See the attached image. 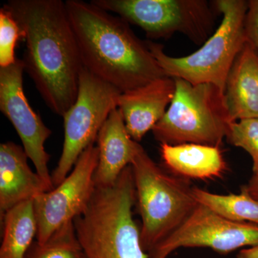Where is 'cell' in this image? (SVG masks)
<instances>
[{
  "label": "cell",
  "mask_w": 258,
  "mask_h": 258,
  "mask_svg": "<svg viewBox=\"0 0 258 258\" xmlns=\"http://www.w3.org/2000/svg\"><path fill=\"white\" fill-rule=\"evenodd\" d=\"M24 34L25 71L42 99L63 116L76 101L83 66L62 0H10L3 5Z\"/></svg>",
  "instance_id": "1"
},
{
  "label": "cell",
  "mask_w": 258,
  "mask_h": 258,
  "mask_svg": "<svg viewBox=\"0 0 258 258\" xmlns=\"http://www.w3.org/2000/svg\"><path fill=\"white\" fill-rule=\"evenodd\" d=\"M64 3L81 62L88 72L120 93L166 77L147 42L123 19L91 2Z\"/></svg>",
  "instance_id": "2"
},
{
  "label": "cell",
  "mask_w": 258,
  "mask_h": 258,
  "mask_svg": "<svg viewBox=\"0 0 258 258\" xmlns=\"http://www.w3.org/2000/svg\"><path fill=\"white\" fill-rule=\"evenodd\" d=\"M136 200L131 165L113 186L96 188L86 211L74 220L88 258H149L134 220Z\"/></svg>",
  "instance_id": "3"
},
{
  "label": "cell",
  "mask_w": 258,
  "mask_h": 258,
  "mask_svg": "<svg viewBox=\"0 0 258 258\" xmlns=\"http://www.w3.org/2000/svg\"><path fill=\"white\" fill-rule=\"evenodd\" d=\"M213 4L222 15L215 32L193 53L171 57L159 44L147 40V45L164 74L193 85L210 83L225 92L226 81L236 57L247 42L244 20L248 1L216 0Z\"/></svg>",
  "instance_id": "4"
},
{
  "label": "cell",
  "mask_w": 258,
  "mask_h": 258,
  "mask_svg": "<svg viewBox=\"0 0 258 258\" xmlns=\"http://www.w3.org/2000/svg\"><path fill=\"white\" fill-rule=\"evenodd\" d=\"M131 166L142 217L141 242L149 253L186 220L198 203L192 188L164 171L138 142Z\"/></svg>",
  "instance_id": "5"
},
{
  "label": "cell",
  "mask_w": 258,
  "mask_h": 258,
  "mask_svg": "<svg viewBox=\"0 0 258 258\" xmlns=\"http://www.w3.org/2000/svg\"><path fill=\"white\" fill-rule=\"evenodd\" d=\"M167 111L152 129L160 144H198L220 147L230 121L224 92L210 83L193 85L175 79Z\"/></svg>",
  "instance_id": "6"
},
{
  "label": "cell",
  "mask_w": 258,
  "mask_h": 258,
  "mask_svg": "<svg viewBox=\"0 0 258 258\" xmlns=\"http://www.w3.org/2000/svg\"><path fill=\"white\" fill-rule=\"evenodd\" d=\"M108 13L137 25L150 39L183 34L195 44L209 38L219 14L213 2L205 0H92Z\"/></svg>",
  "instance_id": "7"
},
{
  "label": "cell",
  "mask_w": 258,
  "mask_h": 258,
  "mask_svg": "<svg viewBox=\"0 0 258 258\" xmlns=\"http://www.w3.org/2000/svg\"><path fill=\"white\" fill-rule=\"evenodd\" d=\"M120 93L84 68L81 70L77 98L62 116L64 143L57 165L51 174L54 187L69 175L82 153L94 144L108 116L118 108Z\"/></svg>",
  "instance_id": "8"
},
{
  "label": "cell",
  "mask_w": 258,
  "mask_h": 258,
  "mask_svg": "<svg viewBox=\"0 0 258 258\" xmlns=\"http://www.w3.org/2000/svg\"><path fill=\"white\" fill-rule=\"evenodd\" d=\"M98 155L97 146L88 147L60 184L34 199L38 243L46 242L56 231L86 211L96 189Z\"/></svg>",
  "instance_id": "9"
},
{
  "label": "cell",
  "mask_w": 258,
  "mask_h": 258,
  "mask_svg": "<svg viewBox=\"0 0 258 258\" xmlns=\"http://www.w3.org/2000/svg\"><path fill=\"white\" fill-rule=\"evenodd\" d=\"M258 244V225L230 221L198 203L181 225L149 252V258H167L184 247H208L228 254Z\"/></svg>",
  "instance_id": "10"
},
{
  "label": "cell",
  "mask_w": 258,
  "mask_h": 258,
  "mask_svg": "<svg viewBox=\"0 0 258 258\" xmlns=\"http://www.w3.org/2000/svg\"><path fill=\"white\" fill-rule=\"evenodd\" d=\"M24 71L23 61L18 58L0 68V110L14 126L37 174L54 188L48 169L50 156L45 149L52 132L29 104L23 90Z\"/></svg>",
  "instance_id": "11"
},
{
  "label": "cell",
  "mask_w": 258,
  "mask_h": 258,
  "mask_svg": "<svg viewBox=\"0 0 258 258\" xmlns=\"http://www.w3.org/2000/svg\"><path fill=\"white\" fill-rule=\"evenodd\" d=\"M174 92L175 81L166 76L142 87L120 93L118 108L134 141L139 143L149 131H152L165 114Z\"/></svg>",
  "instance_id": "12"
},
{
  "label": "cell",
  "mask_w": 258,
  "mask_h": 258,
  "mask_svg": "<svg viewBox=\"0 0 258 258\" xmlns=\"http://www.w3.org/2000/svg\"><path fill=\"white\" fill-rule=\"evenodd\" d=\"M28 159L24 148L14 142H5L0 145L1 217L19 204L34 200L53 189L30 169Z\"/></svg>",
  "instance_id": "13"
},
{
  "label": "cell",
  "mask_w": 258,
  "mask_h": 258,
  "mask_svg": "<svg viewBox=\"0 0 258 258\" xmlns=\"http://www.w3.org/2000/svg\"><path fill=\"white\" fill-rule=\"evenodd\" d=\"M98 163L94 176L96 188L109 187L130 166L135 151V141L127 132L118 108L111 112L97 137Z\"/></svg>",
  "instance_id": "14"
},
{
  "label": "cell",
  "mask_w": 258,
  "mask_h": 258,
  "mask_svg": "<svg viewBox=\"0 0 258 258\" xmlns=\"http://www.w3.org/2000/svg\"><path fill=\"white\" fill-rule=\"evenodd\" d=\"M224 96L231 122L258 118V52L247 41L232 64Z\"/></svg>",
  "instance_id": "15"
},
{
  "label": "cell",
  "mask_w": 258,
  "mask_h": 258,
  "mask_svg": "<svg viewBox=\"0 0 258 258\" xmlns=\"http://www.w3.org/2000/svg\"><path fill=\"white\" fill-rule=\"evenodd\" d=\"M161 159L174 175L207 180L221 177L227 163L220 147L198 144H161Z\"/></svg>",
  "instance_id": "16"
},
{
  "label": "cell",
  "mask_w": 258,
  "mask_h": 258,
  "mask_svg": "<svg viewBox=\"0 0 258 258\" xmlns=\"http://www.w3.org/2000/svg\"><path fill=\"white\" fill-rule=\"evenodd\" d=\"M3 224L0 258H25L37 236L33 200L23 202L1 217Z\"/></svg>",
  "instance_id": "17"
},
{
  "label": "cell",
  "mask_w": 258,
  "mask_h": 258,
  "mask_svg": "<svg viewBox=\"0 0 258 258\" xmlns=\"http://www.w3.org/2000/svg\"><path fill=\"white\" fill-rule=\"evenodd\" d=\"M192 193L199 204L227 220L258 225V201L244 186L240 194L218 195L198 187H192Z\"/></svg>",
  "instance_id": "18"
},
{
  "label": "cell",
  "mask_w": 258,
  "mask_h": 258,
  "mask_svg": "<svg viewBox=\"0 0 258 258\" xmlns=\"http://www.w3.org/2000/svg\"><path fill=\"white\" fill-rule=\"evenodd\" d=\"M25 258H88L76 235L74 221L56 231L46 242H35Z\"/></svg>",
  "instance_id": "19"
},
{
  "label": "cell",
  "mask_w": 258,
  "mask_h": 258,
  "mask_svg": "<svg viewBox=\"0 0 258 258\" xmlns=\"http://www.w3.org/2000/svg\"><path fill=\"white\" fill-rule=\"evenodd\" d=\"M226 139L250 156L252 171H258V118H245L230 123Z\"/></svg>",
  "instance_id": "20"
},
{
  "label": "cell",
  "mask_w": 258,
  "mask_h": 258,
  "mask_svg": "<svg viewBox=\"0 0 258 258\" xmlns=\"http://www.w3.org/2000/svg\"><path fill=\"white\" fill-rule=\"evenodd\" d=\"M23 39V32L18 22L3 7L0 9V68L15 63V47L19 40Z\"/></svg>",
  "instance_id": "21"
},
{
  "label": "cell",
  "mask_w": 258,
  "mask_h": 258,
  "mask_svg": "<svg viewBox=\"0 0 258 258\" xmlns=\"http://www.w3.org/2000/svg\"><path fill=\"white\" fill-rule=\"evenodd\" d=\"M247 41L258 52V0L248 1V8L244 20Z\"/></svg>",
  "instance_id": "22"
},
{
  "label": "cell",
  "mask_w": 258,
  "mask_h": 258,
  "mask_svg": "<svg viewBox=\"0 0 258 258\" xmlns=\"http://www.w3.org/2000/svg\"><path fill=\"white\" fill-rule=\"evenodd\" d=\"M249 195L258 201V171L253 173L248 184L244 185Z\"/></svg>",
  "instance_id": "23"
},
{
  "label": "cell",
  "mask_w": 258,
  "mask_h": 258,
  "mask_svg": "<svg viewBox=\"0 0 258 258\" xmlns=\"http://www.w3.org/2000/svg\"><path fill=\"white\" fill-rule=\"evenodd\" d=\"M237 258H258V244L241 249L237 254Z\"/></svg>",
  "instance_id": "24"
}]
</instances>
